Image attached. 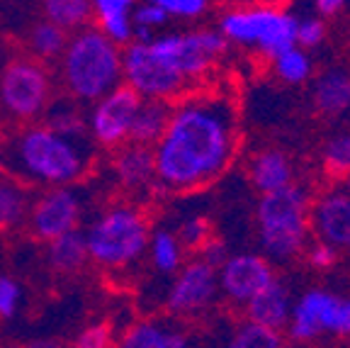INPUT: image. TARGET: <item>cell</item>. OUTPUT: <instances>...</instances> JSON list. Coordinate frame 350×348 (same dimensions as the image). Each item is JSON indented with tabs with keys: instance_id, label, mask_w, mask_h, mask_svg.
<instances>
[{
	"instance_id": "cell-1",
	"label": "cell",
	"mask_w": 350,
	"mask_h": 348,
	"mask_svg": "<svg viewBox=\"0 0 350 348\" xmlns=\"http://www.w3.org/2000/svg\"><path fill=\"white\" fill-rule=\"evenodd\" d=\"M153 195L192 192L219 180L239 151V105L224 90H190L173 100L153 144Z\"/></svg>"
},
{
	"instance_id": "cell-2",
	"label": "cell",
	"mask_w": 350,
	"mask_h": 348,
	"mask_svg": "<svg viewBox=\"0 0 350 348\" xmlns=\"http://www.w3.org/2000/svg\"><path fill=\"white\" fill-rule=\"evenodd\" d=\"M98 147L90 136H66L44 122L12 125L0 134L3 173L12 175L34 190L73 185L93 171Z\"/></svg>"
},
{
	"instance_id": "cell-3",
	"label": "cell",
	"mask_w": 350,
	"mask_h": 348,
	"mask_svg": "<svg viewBox=\"0 0 350 348\" xmlns=\"http://www.w3.org/2000/svg\"><path fill=\"white\" fill-rule=\"evenodd\" d=\"M56 66L66 95L90 105L122 83V47L105 37L98 25H85L71 32Z\"/></svg>"
},
{
	"instance_id": "cell-4",
	"label": "cell",
	"mask_w": 350,
	"mask_h": 348,
	"mask_svg": "<svg viewBox=\"0 0 350 348\" xmlns=\"http://www.w3.org/2000/svg\"><path fill=\"white\" fill-rule=\"evenodd\" d=\"M309 210L312 195L304 185L290 183L258 200V244L268 261L290 263L306 249L309 241Z\"/></svg>"
},
{
	"instance_id": "cell-5",
	"label": "cell",
	"mask_w": 350,
	"mask_h": 348,
	"mask_svg": "<svg viewBox=\"0 0 350 348\" xmlns=\"http://www.w3.org/2000/svg\"><path fill=\"white\" fill-rule=\"evenodd\" d=\"M83 234L90 263L103 271H126L146 253L151 224L142 207L117 202L105 207Z\"/></svg>"
},
{
	"instance_id": "cell-6",
	"label": "cell",
	"mask_w": 350,
	"mask_h": 348,
	"mask_svg": "<svg viewBox=\"0 0 350 348\" xmlns=\"http://www.w3.org/2000/svg\"><path fill=\"white\" fill-rule=\"evenodd\" d=\"M219 32L229 44L251 49L262 59L273 61L280 51L297 44V17L278 5L243 3L221 12Z\"/></svg>"
},
{
	"instance_id": "cell-7",
	"label": "cell",
	"mask_w": 350,
	"mask_h": 348,
	"mask_svg": "<svg viewBox=\"0 0 350 348\" xmlns=\"http://www.w3.org/2000/svg\"><path fill=\"white\" fill-rule=\"evenodd\" d=\"M54 95L56 83L44 61L22 54L0 64V117L10 125L37 122Z\"/></svg>"
},
{
	"instance_id": "cell-8",
	"label": "cell",
	"mask_w": 350,
	"mask_h": 348,
	"mask_svg": "<svg viewBox=\"0 0 350 348\" xmlns=\"http://www.w3.org/2000/svg\"><path fill=\"white\" fill-rule=\"evenodd\" d=\"M122 81L142 98L175 100L187 90V81L178 66L151 42L131 39L122 47Z\"/></svg>"
},
{
	"instance_id": "cell-9",
	"label": "cell",
	"mask_w": 350,
	"mask_h": 348,
	"mask_svg": "<svg viewBox=\"0 0 350 348\" xmlns=\"http://www.w3.org/2000/svg\"><path fill=\"white\" fill-rule=\"evenodd\" d=\"M153 44L178 66L183 78L190 83H202L212 73L217 61L229 51L231 44L219 29H190V32L156 34Z\"/></svg>"
},
{
	"instance_id": "cell-10",
	"label": "cell",
	"mask_w": 350,
	"mask_h": 348,
	"mask_svg": "<svg viewBox=\"0 0 350 348\" xmlns=\"http://www.w3.org/2000/svg\"><path fill=\"white\" fill-rule=\"evenodd\" d=\"M139 103L142 95L124 81L90 103V110L85 112L90 142L103 151H115L117 147L129 142V127Z\"/></svg>"
},
{
	"instance_id": "cell-11",
	"label": "cell",
	"mask_w": 350,
	"mask_h": 348,
	"mask_svg": "<svg viewBox=\"0 0 350 348\" xmlns=\"http://www.w3.org/2000/svg\"><path fill=\"white\" fill-rule=\"evenodd\" d=\"M83 210H85V192L78 183L44 188L34 192V200L29 205V232L39 241H49L64 232L81 227Z\"/></svg>"
},
{
	"instance_id": "cell-12",
	"label": "cell",
	"mask_w": 350,
	"mask_h": 348,
	"mask_svg": "<svg viewBox=\"0 0 350 348\" xmlns=\"http://www.w3.org/2000/svg\"><path fill=\"white\" fill-rule=\"evenodd\" d=\"M219 280L217 268L204 263L202 258L183 263L175 271L170 290L165 295V310L175 316L202 314L217 302Z\"/></svg>"
},
{
	"instance_id": "cell-13",
	"label": "cell",
	"mask_w": 350,
	"mask_h": 348,
	"mask_svg": "<svg viewBox=\"0 0 350 348\" xmlns=\"http://www.w3.org/2000/svg\"><path fill=\"white\" fill-rule=\"evenodd\" d=\"M340 297L328 290L312 288L306 290L297 302H292V314L287 321V338L292 343H314L323 334L336 332Z\"/></svg>"
},
{
	"instance_id": "cell-14",
	"label": "cell",
	"mask_w": 350,
	"mask_h": 348,
	"mask_svg": "<svg viewBox=\"0 0 350 348\" xmlns=\"http://www.w3.org/2000/svg\"><path fill=\"white\" fill-rule=\"evenodd\" d=\"M273 277V263L260 253H229L217 268L219 293L236 307H243L256 297Z\"/></svg>"
},
{
	"instance_id": "cell-15",
	"label": "cell",
	"mask_w": 350,
	"mask_h": 348,
	"mask_svg": "<svg viewBox=\"0 0 350 348\" xmlns=\"http://www.w3.org/2000/svg\"><path fill=\"white\" fill-rule=\"evenodd\" d=\"M309 224L317 239L336 249H350V192L345 188H328L312 200Z\"/></svg>"
},
{
	"instance_id": "cell-16",
	"label": "cell",
	"mask_w": 350,
	"mask_h": 348,
	"mask_svg": "<svg viewBox=\"0 0 350 348\" xmlns=\"http://www.w3.org/2000/svg\"><path fill=\"white\" fill-rule=\"evenodd\" d=\"M112 175L122 190L142 195L151 192L156 183V161H153V149L144 144L124 142L112 151Z\"/></svg>"
},
{
	"instance_id": "cell-17",
	"label": "cell",
	"mask_w": 350,
	"mask_h": 348,
	"mask_svg": "<svg viewBox=\"0 0 350 348\" xmlns=\"http://www.w3.org/2000/svg\"><path fill=\"white\" fill-rule=\"evenodd\" d=\"M243 310H246V319H253L258 324H262V327L275 329V332H284L292 314L290 288L280 277H273L256 297L248 299Z\"/></svg>"
},
{
	"instance_id": "cell-18",
	"label": "cell",
	"mask_w": 350,
	"mask_h": 348,
	"mask_svg": "<svg viewBox=\"0 0 350 348\" xmlns=\"http://www.w3.org/2000/svg\"><path fill=\"white\" fill-rule=\"evenodd\" d=\"M117 343L124 348H185L190 334L173 319H142L124 329Z\"/></svg>"
},
{
	"instance_id": "cell-19",
	"label": "cell",
	"mask_w": 350,
	"mask_h": 348,
	"mask_svg": "<svg viewBox=\"0 0 350 348\" xmlns=\"http://www.w3.org/2000/svg\"><path fill=\"white\" fill-rule=\"evenodd\" d=\"M248 178L262 195L295 183V166L282 149H260L248 161Z\"/></svg>"
},
{
	"instance_id": "cell-20",
	"label": "cell",
	"mask_w": 350,
	"mask_h": 348,
	"mask_svg": "<svg viewBox=\"0 0 350 348\" xmlns=\"http://www.w3.org/2000/svg\"><path fill=\"white\" fill-rule=\"evenodd\" d=\"M90 263L88 258L85 234L81 229H71L46 241V266L61 275H73Z\"/></svg>"
},
{
	"instance_id": "cell-21",
	"label": "cell",
	"mask_w": 350,
	"mask_h": 348,
	"mask_svg": "<svg viewBox=\"0 0 350 348\" xmlns=\"http://www.w3.org/2000/svg\"><path fill=\"white\" fill-rule=\"evenodd\" d=\"M32 200L34 188L20 183L8 173L0 175V234L15 232L27 222Z\"/></svg>"
},
{
	"instance_id": "cell-22",
	"label": "cell",
	"mask_w": 350,
	"mask_h": 348,
	"mask_svg": "<svg viewBox=\"0 0 350 348\" xmlns=\"http://www.w3.org/2000/svg\"><path fill=\"white\" fill-rule=\"evenodd\" d=\"M170 108H173V100L142 98V103H139L137 112H134V120H131V127H129V142L153 147V144L161 139V134L165 132Z\"/></svg>"
},
{
	"instance_id": "cell-23",
	"label": "cell",
	"mask_w": 350,
	"mask_h": 348,
	"mask_svg": "<svg viewBox=\"0 0 350 348\" xmlns=\"http://www.w3.org/2000/svg\"><path fill=\"white\" fill-rule=\"evenodd\" d=\"M314 108L326 117L343 114L350 108V73L328 69L314 83Z\"/></svg>"
},
{
	"instance_id": "cell-24",
	"label": "cell",
	"mask_w": 350,
	"mask_h": 348,
	"mask_svg": "<svg viewBox=\"0 0 350 348\" xmlns=\"http://www.w3.org/2000/svg\"><path fill=\"white\" fill-rule=\"evenodd\" d=\"M39 122H44L46 127H51L54 132L66 136H88L85 110L71 95H64V98H56L54 95V100L46 105Z\"/></svg>"
},
{
	"instance_id": "cell-25",
	"label": "cell",
	"mask_w": 350,
	"mask_h": 348,
	"mask_svg": "<svg viewBox=\"0 0 350 348\" xmlns=\"http://www.w3.org/2000/svg\"><path fill=\"white\" fill-rule=\"evenodd\" d=\"M146 253L151 258L153 271L161 275H175V271L185 263V246L178 232H170V229H153L148 236Z\"/></svg>"
},
{
	"instance_id": "cell-26",
	"label": "cell",
	"mask_w": 350,
	"mask_h": 348,
	"mask_svg": "<svg viewBox=\"0 0 350 348\" xmlns=\"http://www.w3.org/2000/svg\"><path fill=\"white\" fill-rule=\"evenodd\" d=\"M68 37H71V32H66L64 27L42 17L39 22H34L27 32V51L29 56L44 61V64H56L61 51L66 49Z\"/></svg>"
},
{
	"instance_id": "cell-27",
	"label": "cell",
	"mask_w": 350,
	"mask_h": 348,
	"mask_svg": "<svg viewBox=\"0 0 350 348\" xmlns=\"http://www.w3.org/2000/svg\"><path fill=\"white\" fill-rule=\"evenodd\" d=\"M42 12L66 32H76L93 22V0H42Z\"/></svg>"
},
{
	"instance_id": "cell-28",
	"label": "cell",
	"mask_w": 350,
	"mask_h": 348,
	"mask_svg": "<svg viewBox=\"0 0 350 348\" xmlns=\"http://www.w3.org/2000/svg\"><path fill=\"white\" fill-rule=\"evenodd\" d=\"M273 69L280 81L290 83V86H299V83H304L306 78L312 76L314 64H312V56H309V49H301L299 44H295V47L280 51L275 56Z\"/></svg>"
},
{
	"instance_id": "cell-29",
	"label": "cell",
	"mask_w": 350,
	"mask_h": 348,
	"mask_svg": "<svg viewBox=\"0 0 350 348\" xmlns=\"http://www.w3.org/2000/svg\"><path fill=\"white\" fill-rule=\"evenodd\" d=\"M282 343H284L282 332L262 327V324H258L253 319L241 321L229 338L231 348H280Z\"/></svg>"
},
{
	"instance_id": "cell-30",
	"label": "cell",
	"mask_w": 350,
	"mask_h": 348,
	"mask_svg": "<svg viewBox=\"0 0 350 348\" xmlns=\"http://www.w3.org/2000/svg\"><path fill=\"white\" fill-rule=\"evenodd\" d=\"M168 12L151 0H139L131 10V22H134V39L139 42H151L159 29L168 25Z\"/></svg>"
},
{
	"instance_id": "cell-31",
	"label": "cell",
	"mask_w": 350,
	"mask_h": 348,
	"mask_svg": "<svg viewBox=\"0 0 350 348\" xmlns=\"http://www.w3.org/2000/svg\"><path fill=\"white\" fill-rule=\"evenodd\" d=\"M323 169L328 178L343 180L350 173V132L331 136L323 147Z\"/></svg>"
},
{
	"instance_id": "cell-32",
	"label": "cell",
	"mask_w": 350,
	"mask_h": 348,
	"mask_svg": "<svg viewBox=\"0 0 350 348\" xmlns=\"http://www.w3.org/2000/svg\"><path fill=\"white\" fill-rule=\"evenodd\" d=\"M178 236H180L185 251L197 253V251H200V246H202L204 241L212 236V222H209L207 217H200V214H195V217H187L185 222L180 224V229H178Z\"/></svg>"
},
{
	"instance_id": "cell-33",
	"label": "cell",
	"mask_w": 350,
	"mask_h": 348,
	"mask_svg": "<svg viewBox=\"0 0 350 348\" xmlns=\"http://www.w3.org/2000/svg\"><path fill=\"white\" fill-rule=\"evenodd\" d=\"M22 307V285L12 275L0 273V319H15Z\"/></svg>"
},
{
	"instance_id": "cell-34",
	"label": "cell",
	"mask_w": 350,
	"mask_h": 348,
	"mask_svg": "<svg viewBox=\"0 0 350 348\" xmlns=\"http://www.w3.org/2000/svg\"><path fill=\"white\" fill-rule=\"evenodd\" d=\"M151 3L161 5L168 17L175 20H200L212 5V0H151Z\"/></svg>"
},
{
	"instance_id": "cell-35",
	"label": "cell",
	"mask_w": 350,
	"mask_h": 348,
	"mask_svg": "<svg viewBox=\"0 0 350 348\" xmlns=\"http://www.w3.org/2000/svg\"><path fill=\"white\" fill-rule=\"evenodd\" d=\"M115 343V332L107 321H93L85 329H81V334L76 336L73 346L78 348H107Z\"/></svg>"
},
{
	"instance_id": "cell-36",
	"label": "cell",
	"mask_w": 350,
	"mask_h": 348,
	"mask_svg": "<svg viewBox=\"0 0 350 348\" xmlns=\"http://www.w3.org/2000/svg\"><path fill=\"white\" fill-rule=\"evenodd\" d=\"M326 39V22L321 17H301L297 20V44L301 49H317Z\"/></svg>"
},
{
	"instance_id": "cell-37",
	"label": "cell",
	"mask_w": 350,
	"mask_h": 348,
	"mask_svg": "<svg viewBox=\"0 0 350 348\" xmlns=\"http://www.w3.org/2000/svg\"><path fill=\"white\" fill-rule=\"evenodd\" d=\"M98 27L105 37H109L115 44L124 47L134 39V22H131V15H120V17H105V20H98Z\"/></svg>"
},
{
	"instance_id": "cell-38",
	"label": "cell",
	"mask_w": 350,
	"mask_h": 348,
	"mask_svg": "<svg viewBox=\"0 0 350 348\" xmlns=\"http://www.w3.org/2000/svg\"><path fill=\"white\" fill-rule=\"evenodd\" d=\"M336 261H338V249L331 246L328 241L317 239L306 249V263L312 268H317V271H326V268L336 266Z\"/></svg>"
},
{
	"instance_id": "cell-39",
	"label": "cell",
	"mask_w": 350,
	"mask_h": 348,
	"mask_svg": "<svg viewBox=\"0 0 350 348\" xmlns=\"http://www.w3.org/2000/svg\"><path fill=\"white\" fill-rule=\"evenodd\" d=\"M139 0H93V20H105V17L131 15Z\"/></svg>"
},
{
	"instance_id": "cell-40",
	"label": "cell",
	"mask_w": 350,
	"mask_h": 348,
	"mask_svg": "<svg viewBox=\"0 0 350 348\" xmlns=\"http://www.w3.org/2000/svg\"><path fill=\"white\" fill-rule=\"evenodd\" d=\"M197 256L202 258L204 263H209V266L219 268L221 263L226 261V256H229V249H226L224 241H219V239H214V236H209V239L204 241L202 246H200Z\"/></svg>"
},
{
	"instance_id": "cell-41",
	"label": "cell",
	"mask_w": 350,
	"mask_h": 348,
	"mask_svg": "<svg viewBox=\"0 0 350 348\" xmlns=\"http://www.w3.org/2000/svg\"><path fill=\"white\" fill-rule=\"evenodd\" d=\"M334 336L350 338V297H340L338 302V316H336V332Z\"/></svg>"
},
{
	"instance_id": "cell-42",
	"label": "cell",
	"mask_w": 350,
	"mask_h": 348,
	"mask_svg": "<svg viewBox=\"0 0 350 348\" xmlns=\"http://www.w3.org/2000/svg\"><path fill=\"white\" fill-rule=\"evenodd\" d=\"M314 5L321 17H334L345 8V0H314Z\"/></svg>"
},
{
	"instance_id": "cell-43",
	"label": "cell",
	"mask_w": 350,
	"mask_h": 348,
	"mask_svg": "<svg viewBox=\"0 0 350 348\" xmlns=\"http://www.w3.org/2000/svg\"><path fill=\"white\" fill-rule=\"evenodd\" d=\"M246 3H258V5H278V8H282V5H287L290 0H246Z\"/></svg>"
},
{
	"instance_id": "cell-44",
	"label": "cell",
	"mask_w": 350,
	"mask_h": 348,
	"mask_svg": "<svg viewBox=\"0 0 350 348\" xmlns=\"http://www.w3.org/2000/svg\"><path fill=\"white\" fill-rule=\"evenodd\" d=\"M343 188H345V190L350 192V173H348V175H345V178H343Z\"/></svg>"
},
{
	"instance_id": "cell-45",
	"label": "cell",
	"mask_w": 350,
	"mask_h": 348,
	"mask_svg": "<svg viewBox=\"0 0 350 348\" xmlns=\"http://www.w3.org/2000/svg\"><path fill=\"white\" fill-rule=\"evenodd\" d=\"M0 175H3V164H0Z\"/></svg>"
},
{
	"instance_id": "cell-46",
	"label": "cell",
	"mask_w": 350,
	"mask_h": 348,
	"mask_svg": "<svg viewBox=\"0 0 350 348\" xmlns=\"http://www.w3.org/2000/svg\"><path fill=\"white\" fill-rule=\"evenodd\" d=\"M0 64H3V61H0Z\"/></svg>"
}]
</instances>
